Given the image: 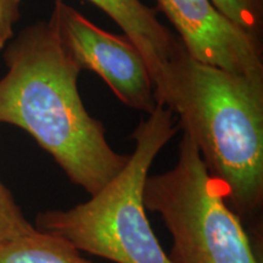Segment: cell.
Returning a JSON list of instances; mask_svg holds the SVG:
<instances>
[{"instance_id":"6da1fadb","label":"cell","mask_w":263,"mask_h":263,"mask_svg":"<svg viewBox=\"0 0 263 263\" xmlns=\"http://www.w3.org/2000/svg\"><path fill=\"white\" fill-rule=\"evenodd\" d=\"M0 123L25 130L68 180L91 196L114 179L129 155L112 149L104 124L78 91L81 67L48 21L27 26L4 49Z\"/></svg>"},{"instance_id":"7a4b0ae2","label":"cell","mask_w":263,"mask_h":263,"mask_svg":"<svg viewBox=\"0 0 263 263\" xmlns=\"http://www.w3.org/2000/svg\"><path fill=\"white\" fill-rule=\"evenodd\" d=\"M157 105L178 118L242 221L263 205V78L194 60L178 41Z\"/></svg>"},{"instance_id":"3957f363","label":"cell","mask_w":263,"mask_h":263,"mask_svg":"<svg viewBox=\"0 0 263 263\" xmlns=\"http://www.w3.org/2000/svg\"><path fill=\"white\" fill-rule=\"evenodd\" d=\"M178 130L176 116L157 105L132 133L136 146L122 171L87 201L41 212L35 228L112 263H171L147 217L144 186L154 161Z\"/></svg>"},{"instance_id":"277c9868","label":"cell","mask_w":263,"mask_h":263,"mask_svg":"<svg viewBox=\"0 0 263 263\" xmlns=\"http://www.w3.org/2000/svg\"><path fill=\"white\" fill-rule=\"evenodd\" d=\"M144 205L168 230L171 263H259L224 186L183 133L172 168L147 177Z\"/></svg>"},{"instance_id":"5b68a950","label":"cell","mask_w":263,"mask_h":263,"mask_svg":"<svg viewBox=\"0 0 263 263\" xmlns=\"http://www.w3.org/2000/svg\"><path fill=\"white\" fill-rule=\"evenodd\" d=\"M48 22L81 70L97 73L121 103L147 115L155 110L150 72L127 35L104 31L64 0H55Z\"/></svg>"},{"instance_id":"8992f818","label":"cell","mask_w":263,"mask_h":263,"mask_svg":"<svg viewBox=\"0 0 263 263\" xmlns=\"http://www.w3.org/2000/svg\"><path fill=\"white\" fill-rule=\"evenodd\" d=\"M194 60L223 70L263 78L259 39L219 11L212 0H157Z\"/></svg>"},{"instance_id":"52a82bcc","label":"cell","mask_w":263,"mask_h":263,"mask_svg":"<svg viewBox=\"0 0 263 263\" xmlns=\"http://www.w3.org/2000/svg\"><path fill=\"white\" fill-rule=\"evenodd\" d=\"M122 28L136 45L147 66L154 83V94L162 87L178 37L157 18V10L140 0H89Z\"/></svg>"},{"instance_id":"ba28073f","label":"cell","mask_w":263,"mask_h":263,"mask_svg":"<svg viewBox=\"0 0 263 263\" xmlns=\"http://www.w3.org/2000/svg\"><path fill=\"white\" fill-rule=\"evenodd\" d=\"M0 263H93L67 240L35 228L0 244Z\"/></svg>"},{"instance_id":"9c48e42d","label":"cell","mask_w":263,"mask_h":263,"mask_svg":"<svg viewBox=\"0 0 263 263\" xmlns=\"http://www.w3.org/2000/svg\"><path fill=\"white\" fill-rule=\"evenodd\" d=\"M212 3L230 21L262 38L263 0H212Z\"/></svg>"},{"instance_id":"30bf717a","label":"cell","mask_w":263,"mask_h":263,"mask_svg":"<svg viewBox=\"0 0 263 263\" xmlns=\"http://www.w3.org/2000/svg\"><path fill=\"white\" fill-rule=\"evenodd\" d=\"M35 227L26 218L15 197L0 182V244L33 232Z\"/></svg>"},{"instance_id":"8fae6325","label":"cell","mask_w":263,"mask_h":263,"mask_svg":"<svg viewBox=\"0 0 263 263\" xmlns=\"http://www.w3.org/2000/svg\"><path fill=\"white\" fill-rule=\"evenodd\" d=\"M21 0H0V51L14 38V27L20 18Z\"/></svg>"}]
</instances>
